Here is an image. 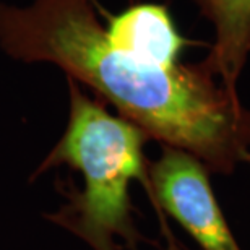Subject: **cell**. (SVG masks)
<instances>
[{"label": "cell", "instance_id": "1", "mask_svg": "<svg viewBox=\"0 0 250 250\" xmlns=\"http://www.w3.org/2000/svg\"><path fill=\"white\" fill-rule=\"evenodd\" d=\"M0 46L15 59L52 62L91 86L163 146L187 151L209 172L231 174L250 153V111L205 62L171 68L112 47L91 0L0 3Z\"/></svg>", "mask_w": 250, "mask_h": 250}, {"label": "cell", "instance_id": "2", "mask_svg": "<svg viewBox=\"0 0 250 250\" xmlns=\"http://www.w3.org/2000/svg\"><path fill=\"white\" fill-rule=\"evenodd\" d=\"M68 125L34 177L51 167L68 166L82 172L83 188L72 187V182L59 187L67 202L47 218L93 250H121L117 239L137 250L143 236L133 221L130 186L140 181L149 188V163L145 156L149 137L138 125L112 116L99 101L88 98L75 80L68 78Z\"/></svg>", "mask_w": 250, "mask_h": 250}, {"label": "cell", "instance_id": "3", "mask_svg": "<svg viewBox=\"0 0 250 250\" xmlns=\"http://www.w3.org/2000/svg\"><path fill=\"white\" fill-rule=\"evenodd\" d=\"M202 161L182 149L163 146L148 164V193L202 250H241L228 226Z\"/></svg>", "mask_w": 250, "mask_h": 250}, {"label": "cell", "instance_id": "4", "mask_svg": "<svg viewBox=\"0 0 250 250\" xmlns=\"http://www.w3.org/2000/svg\"><path fill=\"white\" fill-rule=\"evenodd\" d=\"M106 39L117 51L140 62L171 68L188 46L164 5L137 3L116 17H109Z\"/></svg>", "mask_w": 250, "mask_h": 250}, {"label": "cell", "instance_id": "5", "mask_svg": "<svg viewBox=\"0 0 250 250\" xmlns=\"http://www.w3.org/2000/svg\"><path fill=\"white\" fill-rule=\"evenodd\" d=\"M214 24L216 41L205 65L232 91L250 52V0H195Z\"/></svg>", "mask_w": 250, "mask_h": 250}, {"label": "cell", "instance_id": "6", "mask_svg": "<svg viewBox=\"0 0 250 250\" xmlns=\"http://www.w3.org/2000/svg\"><path fill=\"white\" fill-rule=\"evenodd\" d=\"M247 161H250V156H249V159H247Z\"/></svg>", "mask_w": 250, "mask_h": 250}]
</instances>
